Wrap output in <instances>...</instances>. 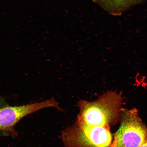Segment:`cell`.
I'll return each mask as SVG.
<instances>
[{
    "label": "cell",
    "mask_w": 147,
    "mask_h": 147,
    "mask_svg": "<svg viewBox=\"0 0 147 147\" xmlns=\"http://www.w3.org/2000/svg\"><path fill=\"white\" fill-rule=\"evenodd\" d=\"M122 93L107 91L96 100L79 102L80 109L77 122L93 126H110L121 117Z\"/></svg>",
    "instance_id": "1"
},
{
    "label": "cell",
    "mask_w": 147,
    "mask_h": 147,
    "mask_svg": "<svg viewBox=\"0 0 147 147\" xmlns=\"http://www.w3.org/2000/svg\"><path fill=\"white\" fill-rule=\"evenodd\" d=\"M65 147H110L113 141L110 126H93L76 122L62 131Z\"/></svg>",
    "instance_id": "2"
},
{
    "label": "cell",
    "mask_w": 147,
    "mask_h": 147,
    "mask_svg": "<svg viewBox=\"0 0 147 147\" xmlns=\"http://www.w3.org/2000/svg\"><path fill=\"white\" fill-rule=\"evenodd\" d=\"M120 127L110 147H139L147 141V127L137 109H121Z\"/></svg>",
    "instance_id": "3"
},
{
    "label": "cell",
    "mask_w": 147,
    "mask_h": 147,
    "mask_svg": "<svg viewBox=\"0 0 147 147\" xmlns=\"http://www.w3.org/2000/svg\"><path fill=\"white\" fill-rule=\"evenodd\" d=\"M53 107L61 110L54 98L34 103L19 106H6L0 108V132L17 137L15 126L23 117L45 108Z\"/></svg>",
    "instance_id": "4"
},
{
    "label": "cell",
    "mask_w": 147,
    "mask_h": 147,
    "mask_svg": "<svg viewBox=\"0 0 147 147\" xmlns=\"http://www.w3.org/2000/svg\"><path fill=\"white\" fill-rule=\"evenodd\" d=\"M107 4L113 7L124 6L130 0H105Z\"/></svg>",
    "instance_id": "5"
},
{
    "label": "cell",
    "mask_w": 147,
    "mask_h": 147,
    "mask_svg": "<svg viewBox=\"0 0 147 147\" xmlns=\"http://www.w3.org/2000/svg\"><path fill=\"white\" fill-rule=\"evenodd\" d=\"M7 106L6 104H5V101L3 100V98L0 97V108L3 107L5 106Z\"/></svg>",
    "instance_id": "6"
},
{
    "label": "cell",
    "mask_w": 147,
    "mask_h": 147,
    "mask_svg": "<svg viewBox=\"0 0 147 147\" xmlns=\"http://www.w3.org/2000/svg\"><path fill=\"white\" fill-rule=\"evenodd\" d=\"M139 147H147V141Z\"/></svg>",
    "instance_id": "7"
}]
</instances>
